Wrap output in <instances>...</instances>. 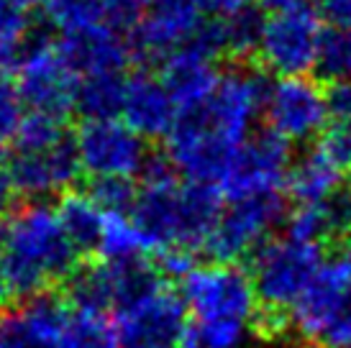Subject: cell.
<instances>
[{"label":"cell","mask_w":351,"mask_h":348,"mask_svg":"<svg viewBox=\"0 0 351 348\" xmlns=\"http://www.w3.org/2000/svg\"><path fill=\"white\" fill-rule=\"evenodd\" d=\"M267 85L249 69L221 72L215 92L197 110L182 113L167 136V162L182 179L215 187L239 146L264 118Z\"/></svg>","instance_id":"obj_1"},{"label":"cell","mask_w":351,"mask_h":348,"mask_svg":"<svg viewBox=\"0 0 351 348\" xmlns=\"http://www.w3.org/2000/svg\"><path fill=\"white\" fill-rule=\"evenodd\" d=\"M221 213V192L208 184L182 179L169 162L147 166L131 210L152 241V249H159V253L205 249Z\"/></svg>","instance_id":"obj_2"},{"label":"cell","mask_w":351,"mask_h":348,"mask_svg":"<svg viewBox=\"0 0 351 348\" xmlns=\"http://www.w3.org/2000/svg\"><path fill=\"white\" fill-rule=\"evenodd\" d=\"M10 292L19 297L44 295L47 287L77 269L80 249L69 238L59 210L47 203L16 208L0 225Z\"/></svg>","instance_id":"obj_3"},{"label":"cell","mask_w":351,"mask_h":348,"mask_svg":"<svg viewBox=\"0 0 351 348\" xmlns=\"http://www.w3.org/2000/svg\"><path fill=\"white\" fill-rule=\"evenodd\" d=\"M182 300L190 323L226 325V328H256L259 297L252 274L231 261L200 264L182 279Z\"/></svg>","instance_id":"obj_4"},{"label":"cell","mask_w":351,"mask_h":348,"mask_svg":"<svg viewBox=\"0 0 351 348\" xmlns=\"http://www.w3.org/2000/svg\"><path fill=\"white\" fill-rule=\"evenodd\" d=\"M323 249L295 236L269 238L252 261V282L264 315L285 318L305 297L315 277L323 271Z\"/></svg>","instance_id":"obj_5"},{"label":"cell","mask_w":351,"mask_h":348,"mask_svg":"<svg viewBox=\"0 0 351 348\" xmlns=\"http://www.w3.org/2000/svg\"><path fill=\"white\" fill-rule=\"evenodd\" d=\"M326 44L323 18L308 3L269 10L262 23L256 57L277 77H302L318 67Z\"/></svg>","instance_id":"obj_6"},{"label":"cell","mask_w":351,"mask_h":348,"mask_svg":"<svg viewBox=\"0 0 351 348\" xmlns=\"http://www.w3.org/2000/svg\"><path fill=\"white\" fill-rule=\"evenodd\" d=\"M293 328L315 348H351V274L326 264L293 310Z\"/></svg>","instance_id":"obj_7"},{"label":"cell","mask_w":351,"mask_h":348,"mask_svg":"<svg viewBox=\"0 0 351 348\" xmlns=\"http://www.w3.org/2000/svg\"><path fill=\"white\" fill-rule=\"evenodd\" d=\"M16 87L31 113L64 118L77 105L80 75L67 62L59 41L34 39L16 62Z\"/></svg>","instance_id":"obj_8"},{"label":"cell","mask_w":351,"mask_h":348,"mask_svg":"<svg viewBox=\"0 0 351 348\" xmlns=\"http://www.w3.org/2000/svg\"><path fill=\"white\" fill-rule=\"evenodd\" d=\"M118 348H177L187 338V308L165 282L116 310Z\"/></svg>","instance_id":"obj_9"},{"label":"cell","mask_w":351,"mask_h":348,"mask_svg":"<svg viewBox=\"0 0 351 348\" xmlns=\"http://www.w3.org/2000/svg\"><path fill=\"white\" fill-rule=\"evenodd\" d=\"M75 149L82 172L95 182L126 179L144 174L149 166L147 138L138 136L123 118L85 121L75 136Z\"/></svg>","instance_id":"obj_10"},{"label":"cell","mask_w":351,"mask_h":348,"mask_svg":"<svg viewBox=\"0 0 351 348\" xmlns=\"http://www.w3.org/2000/svg\"><path fill=\"white\" fill-rule=\"evenodd\" d=\"M331 97L315 79L277 77L267 85L264 121L274 136L287 144H305L328 128Z\"/></svg>","instance_id":"obj_11"},{"label":"cell","mask_w":351,"mask_h":348,"mask_svg":"<svg viewBox=\"0 0 351 348\" xmlns=\"http://www.w3.org/2000/svg\"><path fill=\"white\" fill-rule=\"evenodd\" d=\"M290 144L282 141L272 131L254 134L249 141L239 146L231 164L226 169L218 192L231 200H249V197H269L280 195L287 187L290 174Z\"/></svg>","instance_id":"obj_12"},{"label":"cell","mask_w":351,"mask_h":348,"mask_svg":"<svg viewBox=\"0 0 351 348\" xmlns=\"http://www.w3.org/2000/svg\"><path fill=\"white\" fill-rule=\"evenodd\" d=\"M8 172L16 190L39 203L44 197L67 192L77 182L82 166L75 141L62 136L47 144H16Z\"/></svg>","instance_id":"obj_13"},{"label":"cell","mask_w":351,"mask_h":348,"mask_svg":"<svg viewBox=\"0 0 351 348\" xmlns=\"http://www.w3.org/2000/svg\"><path fill=\"white\" fill-rule=\"evenodd\" d=\"M282 218L285 203L280 195L231 200L215 223V231L205 249L213 253L215 261L236 264V259L246 253L259 251Z\"/></svg>","instance_id":"obj_14"},{"label":"cell","mask_w":351,"mask_h":348,"mask_svg":"<svg viewBox=\"0 0 351 348\" xmlns=\"http://www.w3.org/2000/svg\"><path fill=\"white\" fill-rule=\"evenodd\" d=\"M205 23L197 0H152L144 16L131 29L134 54L162 59L185 49Z\"/></svg>","instance_id":"obj_15"},{"label":"cell","mask_w":351,"mask_h":348,"mask_svg":"<svg viewBox=\"0 0 351 348\" xmlns=\"http://www.w3.org/2000/svg\"><path fill=\"white\" fill-rule=\"evenodd\" d=\"M156 282L162 279L144 261H128V264L103 261L72 277V300L75 308H93L103 312L110 308L121 310L141 292L152 290Z\"/></svg>","instance_id":"obj_16"},{"label":"cell","mask_w":351,"mask_h":348,"mask_svg":"<svg viewBox=\"0 0 351 348\" xmlns=\"http://www.w3.org/2000/svg\"><path fill=\"white\" fill-rule=\"evenodd\" d=\"M69 310L51 295L26 297L0 310V348H59Z\"/></svg>","instance_id":"obj_17"},{"label":"cell","mask_w":351,"mask_h":348,"mask_svg":"<svg viewBox=\"0 0 351 348\" xmlns=\"http://www.w3.org/2000/svg\"><path fill=\"white\" fill-rule=\"evenodd\" d=\"M59 47L80 79L93 77V75H116V72L123 75L126 64L134 57L131 39H126L110 23L67 34L62 36Z\"/></svg>","instance_id":"obj_18"},{"label":"cell","mask_w":351,"mask_h":348,"mask_svg":"<svg viewBox=\"0 0 351 348\" xmlns=\"http://www.w3.org/2000/svg\"><path fill=\"white\" fill-rule=\"evenodd\" d=\"M121 118L144 138H162L175 131L180 108L169 95L162 77L138 72L126 82V97Z\"/></svg>","instance_id":"obj_19"},{"label":"cell","mask_w":351,"mask_h":348,"mask_svg":"<svg viewBox=\"0 0 351 348\" xmlns=\"http://www.w3.org/2000/svg\"><path fill=\"white\" fill-rule=\"evenodd\" d=\"M162 82L167 85L169 95L175 97L180 116L197 110L208 103V97L215 92L221 72L215 69V59L203 54L195 47H185L169 54L162 62Z\"/></svg>","instance_id":"obj_20"},{"label":"cell","mask_w":351,"mask_h":348,"mask_svg":"<svg viewBox=\"0 0 351 348\" xmlns=\"http://www.w3.org/2000/svg\"><path fill=\"white\" fill-rule=\"evenodd\" d=\"M287 192L298 205H321L341 190V169L318 149L293 162L287 174Z\"/></svg>","instance_id":"obj_21"},{"label":"cell","mask_w":351,"mask_h":348,"mask_svg":"<svg viewBox=\"0 0 351 348\" xmlns=\"http://www.w3.org/2000/svg\"><path fill=\"white\" fill-rule=\"evenodd\" d=\"M351 231V192H339L321 205H300L290 215V236L321 246Z\"/></svg>","instance_id":"obj_22"},{"label":"cell","mask_w":351,"mask_h":348,"mask_svg":"<svg viewBox=\"0 0 351 348\" xmlns=\"http://www.w3.org/2000/svg\"><path fill=\"white\" fill-rule=\"evenodd\" d=\"M152 249V241L147 238L144 228L136 223V218L128 213H108L100 241L95 251L103 261L110 264H128L141 261V256Z\"/></svg>","instance_id":"obj_23"},{"label":"cell","mask_w":351,"mask_h":348,"mask_svg":"<svg viewBox=\"0 0 351 348\" xmlns=\"http://www.w3.org/2000/svg\"><path fill=\"white\" fill-rule=\"evenodd\" d=\"M126 82L121 72L116 75H93L82 77L77 87V110L85 116V121H106L118 118L123 110L126 97Z\"/></svg>","instance_id":"obj_24"},{"label":"cell","mask_w":351,"mask_h":348,"mask_svg":"<svg viewBox=\"0 0 351 348\" xmlns=\"http://www.w3.org/2000/svg\"><path fill=\"white\" fill-rule=\"evenodd\" d=\"M57 210L62 223H64V228H67L69 238L75 241L77 249H95L98 246L108 213L100 208L93 195H67Z\"/></svg>","instance_id":"obj_25"},{"label":"cell","mask_w":351,"mask_h":348,"mask_svg":"<svg viewBox=\"0 0 351 348\" xmlns=\"http://www.w3.org/2000/svg\"><path fill=\"white\" fill-rule=\"evenodd\" d=\"M59 348H118L116 325L103 310L75 308Z\"/></svg>","instance_id":"obj_26"},{"label":"cell","mask_w":351,"mask_h":348,"mask_svg":"<svg viewBox=\"0 0 351 348\" xmlns=\"http://www.w3.org/2000/svg\"><path fill=\"white\" fill-rule=\"evenodd\" d=\"M44 13L62 36L108 23L106 0H44Z\"/></svg>","instance_id":"obj_27"},{"label":"cell","mask_w":351,"mask_h":348,"mask_svg":"<svg viewBox=\"0 0 351 348\" xmlns=\"http://www.w3.org/2000/svg\"><path fill=\"white\" fill-rule=\"evenodd\" d=\"M26 34H29L26 8L13 0H0V75L8 64L19 62Z\"/></svg>","instance_id":"obj_28"},{"label":"cell","mask_w":351,"mask_h":348,"mask_svg":"<svg viewBox=\"0 0 351 348\" xmlns=\"http://www.w3.org/2000/svg\"><path fill=\"white\" fill-rule=\"evenodd\" d=\"M264 18L256 10H241L231 18H223V36H226V54L246 57L256 54L259 36H262Z\"/></svg>","instance_id":"obj_29"},{"label":"cell","mask_w":351,"mask_h":348,"mask_svg":"<svg viewBox=\"0 0 351 348\" xmlns=\"http://www.w3.org/2000/svg\"><path fill=\"white\" fill-rule=\"evenodd\" d=\"M23 108H26V103H23L16 82H10L0 75V151H5L8 146L16 144L21 126L26 121Z\"/></svg>","instance_id":"obj_30"},{"label":"cell","mask_w":351,"mask_h":348,"mask_svg":"<svg viewBox=\"0 0 351 348\" xmlns=\"http://www.w3.org/2000/svg\"><path fill=\"white\" fill-rule=\"evenodd\" d=\"M318 67L326 77L336 79V82H351V31L326 34Z\"/></svg>","instance_id":"obj_31"},{"label":"cell","mask_w":351,"mask_h":348,"mask_svg":"<svg viewBox=\"0 0 351 348\" xmlns=\"http://www.w3.org/2000/svg\"><path fill=\"white\" fill-rule=\"evenodd\" d=\"M90 195L98 200V205L106 213H128L136 203V190L126 179H103L95 182Z\"/></svg>","instance_id":"obj_32"},{"label":"cell","mask_w":351,"mask_h":348,"mask_svg":"<svg viewBox=\"0 0 351 348\" xmlns=\"http://www.w3.org/2000/svg\"><path fill=\"white\" fill-rule=\"evenodd\" d=\"M318 151L326 154L339 169H351V123L349 121H336L321 134Z\"/></svg>","instance_id":"obj_33"},{"label":"cell","mask_w":351,"mask_h":348,"mask_svg":"<svg viewBox=\"0 0 351 348\" xmlns=\"http://www.w3.org/2000/svg\"><path fill=\"white\" fill-rule=\"evenodd\" d=\"M318 13L333 31H351V0H318Z\"/></svg>","instance_id":"obj_34"},{"label":"cell","mask_w":351,"mask_h":348,"mask_svg":"<svg viewBox=\"0 0 351 348\" xmlns=\"http://www.w3.org/2000/svg\"><path fill=\"white\" fill-rule=\"evenodd\" d=\"M203 13L213 16V18H231L241 10L252 8V0H197Z\"/></svg>","instance_id":"obj_35"},{"label":"cell","mask_w":351,"mask_h":348,"mask_svg":"<svg viewBox=\"0 0 351 348\" xmlns=\"http://www.w3.org/2000/svg\"><path fill=\"white\" fill-rule=\"evenodd\" d=\"M328 97H331V113L336 116V121L351 123V82H336Z\"/></svg>","instance_id":"obj_36"},{"label":"cell","mask_w":351,"mask_h":348,"mask_svg":"<svg viewBox=\"0 0 351 348\" xmlns=\"http://www.w3.org/2000/svg\"><path fill=\"white\" fill-rule=\"evenodd\" d=\"M16 195H19V190H16V184H13V179H10V172L0 166V223L13 213Z\"/></svg>","instance_id":"obj_37"},{"label":"cell","mask_w":351,"mask_h":348,"mask_svg":"<svg viewBox=\"0 0 351 348\" xmlns=\"http://www.w3.org/2000/svg\"><path fill=\"white\" fill-rule=\"evenodd\" d=\"M10 295L8 284V269H5V253H3V243H0V302Z\"/></svg>","instance_id":"obj_38"},{"label":"cell","mask_w":351,"mask_h":348,"mask_svg":"<svg viewBox=\"0 0 351 348\" xmlns=\"http://www.w3.org/2000/svg\"><path fill=\"white\" fill-rule=\"evenodd\" d=\"M298 3H305V0H264V5H267V10L290 8V5H298Z\"/></svg>","instance_id":"obj_39"},{"label":"cell","mask_w":351,"mask_h":348,"mask_svg":"<svg viewBox=\"0 0 351 348\" xmlns=\"http://www.w3.org/2000/svg\"><path fill=\"white\" fill-rule=\"evenodd\" d=\"M341 264L346 266V271L351 274V243L346 246V251H343V256H341Z\"/></svg>","instance_id":"obj_40"},{"label":"cell","mask_w":351,"mask_h":348,"mask_svg":"<svg viewBox=\"0 0 351 348\" xmlns=\"http://www.w3.org/2000/svg\"><path fill=\"white\" fill-rule=\"evenodd\" d=\"M13 3H19V5H23V8L29 10L31 5H36V3H44V0H13Z\"/></svg>","instance_id":"obj_41"}]
</instances>
